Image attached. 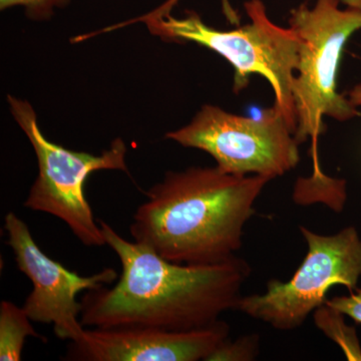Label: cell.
<instances>
[{"label":"cell","mask_w":361,"mask_h":361,"mask_svg":"<svg viewBox=\"0 0 361 361\" xmlns=\"http://www.w3.org/2000/svg\"><path fill=\"white\" fill-rule=\"evenodd\" d=\"M245 8L251 23L232 30L210 27L194 13H187L184 18H176L168 11L161 9L142 20L149 32L164 40L195 42L223 56L234 68L236 92L246 87L251 75L264 77L274 92L275 108L295 134L293 82L300 56V39L291 27H281L272 23L260 0L246 2Z\"/></svg>","instance_id":"3957f363"},{"label":"cell","mask_w":361,"mask_h":361,"mask_svg":"<svg viewBox=\"0 0 361 361\" xmlns=\"http://www.w3.org/2000/svg\"><path fill=\"white\" fill-rule=\"evenodd\" d=\"M4 229L18 270L32 282V293L23 307L26 314L32 322L54 325L59 338L80 341L85 326L80 322L82 304L77 300L78 294L114 283L118 278L116 271L104 268L87 277L71 272L39 248L30 228L13 212L6 216Z\"/></svg>","instance_id":"ba28073f"},{"label":"cell","mask_w":361,"mask_h":361,"mask_svg":"<svg viewBox=\"0 0 361 361\" xmlns=\"http://www.w3.org/2000/svg\"><path fill=\"white\" fill-rule=\"evenodd\" d=\"M70 0H0L1 11L13 6H23L26 16L30 20H49L54 14V9L63 7Z\"/></svg>","instance_id":"4fadbf2b"},{"label":"cell","mask_w":361,"mask_h":361,"mask_svg":"<svg viewBox=\"0 0 361 361\" xmlns=\"http://www.w3.org/2000/svg\"><path fill=\"white\" fill-rule=\"evenodd\" d=\"M341 0H316L291 11L289 25L301 42L293 82L299 145L312 142L315 177L324 179L317 163L318 137L325 130L323 116L345 122L360 116L356 106L337 92V75L344 47L361 28V11L339 8Z\"/></svg>","instance_id":"277c9868"},{"label":"cell","mask_w":361,"mask_h":361,"mask_svg":"<svg viewBox=\"0 0 361 361\" xmlns=\"http://www.w3.org/2000/svg\"><path fill=\"white\" fill-rule=\"evenodd\" d=\"M348 99L355 106H361V84L356 85L348 92Z\"/></svg>","instance_id":"2e32d148"},{"label":"cell","mask_w":361,"mask_h":361,"mask_svg":"<svg viewBox=\"0 0 361 361\" xmlns=\"http://www.w3.org/2000/svg\"><path fill=\"white\" fill-rule=\"evenodd\" d=\"M341 1L342 4H345L348 8L361 11V0H341Z\"/></svg>","instance_id":"e0dca14e"},{"label":"cell","mask_w":361,"mask_h":361,"mask_svg":"<svg viewBox=\"0 0 361 361\" xmlns=\"http://www.w3.org/2000/svg\"><path fill=\"white\" fill-rule=\"evenodd\" d=\"M222 7L223 13H224L227 20H229L232 25H239L240 16L238 13L232 8V6H230L229 0H222Z\"/></svg>","instance_id":"9a60e30c"},{"label":"cell","mask_w":361,"mask_h":361,"mask_svg":"<svg viewBox=\"0 0 361 361\" xmlns=\"http://www.w3.org/2000/svg\"><path fill=\"white\" fill-rule=\"evenodd\" d=\"M325 305L350 317L357 324H361V288L351 291L349 295L327 299Z\"/></svg>","instance_id":"5bb4252c"},{"label":"cell","mask_w":361,"mask_h":361,"mask_svg":"<svg viewBox=\"0 0 361 361\" xmlns=\"http://www.w3.org/2000/svg\"><path fill=\"white\" fill-rule=\"evenodd\" d=\"M106 244L122 264L111 288L87 290L80 322L94 329H154L191 331L206 329L236 310L250 265L238 256L216 265L171 262L137 242L123 238L99 221Z\"/></svg>","instance_id":"6da1fadb"},{"label":"cell","mask_w":361,"mask_h":361,"mask_svg":"<svg viewBox=\"0 0 361 361\" xmlns=\"http://www.w3.org/2000/svg\"><path fill=\"white\" fill-rule=\"evenodd\" d=\"M269 182L262 176L227 174L217 166L166 173L135 211L130 235L177 264L228 262L237 257L244 227Z\"/></svg>","instance_id":"7a4b0ae2"},{"label":"cell","mask_w":361,"mask_h":361,"mask_svg":"<svg viewBox=\"0 0 361 361\" xmlns=\"http://www.w3.org/2000/svg\"><path fill=\"white\" fill-rule=\"evenodd\" d=\"M307 254L288 281L270 280L262 294L242 296L236 310L279 330L298 329L326 302L331 287L349 291L361 278V238L353 226L322 235L301 226Z\"/></svg>","instance_id":"8992f818"},{"label":"cell","mask_w":361,"mask_h":361,"mask_svg":"<svg viewBox=\"0 0 361 361\" xmlns=\"http://www.w3.org/2000/svg\"><path fill=\"white\" fill-rule=\"evenodd\" d=\"M344 317L345 315L325 304L314 311L316 326L341 346L348 360L361 361L360 338L355 327L348 326Z\"/></svg>","instance_id":"8fae6325"},{"label":"cell","mask_w":361,"mask_h":361,"mask_svg":"<svg viewBox=\"0 0 361 361\" xmlns=\"http://www.w3.org/2000/svg\"><path fill=\"white\" fill-rule=\"evenodd\" d=\"M8 103L14 120L30 140L39 164V175L23 206L63 221L85 246L106 245L85 197V184L87 177L97 171L129 173L125 142L120 137L114 140L110 149L99 156L71 151L45 137L30 103L11 96H8Z\"/></svg>","instance_id":"5b68a950"},{"label":"cell","mask_w":361,"mask_h":361,"mask_svg":"<svg viewBox=\"0 0 361 361\" xmlns=\"http://www.w3.org/2000/svg\"><path fill=\"white\" fill-rule=\"evenodd\" d=\"M166 137L185 148L206 152L227 174L273 180L298 165L299 144L274 106L258 118L202 106L191 123Z\"/></svg>","instance_id":"52a82bcc"},{"label":"cell","mask_w":361,"mask_h":361,"mask_svg":"<svg viewBox=\"0 0 361 361\" xmlns=\"http://www.w3.org/2000/svg\"><path fill=\"white\" fill-rule=\"evenodd\" d=\"M230 336V325L219 320L191 331L154 329H85L71 342L66 360L82 361H200Z\"/></svg>","instance_id":"9c48e42d"},{"label":"cell","mask_w":361,"mask_h":361,"mask_svg":"<svg viewBox=\"0 0 361 361\" xmlns=\"http://www.w3.org/2000/svg\"><path fill=\"white\" fill-rule=\"evenodd\" d=\"M23 308L11 301L0 303V360L20 361L26 337L44 338L33 329Z\"/></svg>","instance_id":"30bf717a"},{"label":"cell","mask_w":361,"mask_h":361,"mask_svg":"<svg viewBox=\"0 0 361 361\" xmlns=\"http://www.w3.org/2000/svg\"><path fill=\"white\" fill-rule=\"evenodd\" d=\"M260 353V336L248 334L231 341L228 337L207 361H252Z\"/></svg>","instance_id":"7c38bea8"}]
</instances>
